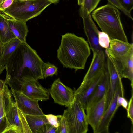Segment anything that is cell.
<instances>
[{"instance_id": "obj_1", "label": "cell", "mask_w": 133, "mask_h": 133, "mask_svg": "<svg viewBox=\"0 0 133 133\" xmlns=\"http://www.w3.org/2000/svg\"><path fill=\"white\" fill-rule=\"evenodd\" d=\"M44 62L36 50L26 42L22 43L13 52L5 65L6 83L14 77L39 80L44 79L42 67Z\"/></svg>"}, {"instance_id": "obj_2", "label": "cell", "mask_w": 133, "mask_h": 133, "mask_svg": "<svg viewBox=\"0 0 133 133\" xmlns=\"http://www.w3.org/2000/svg\"><path fill=\"white\" fill-rule=\"evenodd\" d=\"M90 54L89 44L83 37L69 32L62 35L57 57L63 67L75 72L84 69Z\"/></svg>"}, {"instance_id": "obj_3", "label": "cell", "mask_w": 133, "mask_h": 133, "mask_svg": "<svg viewBox=\"0 0 133 133\" xmlns=\"http://www.w3.org/2000/svg\"><path fill=\"white\" fill-rule=\"evenodd\" d=\"M92 16L102 32L107 34L110 39L128 42L121 22L120 12L115 7L108 2L94 10Z\"/></svg>"}, {"instance_id": "obj_4", "label": "cell", "mask_w": 133, "mask_h": 133, "mask_svg": "<svg viewBox=\"0 0 133 133\" xmlns=\"http://www.w3.org/2000/svg\"><path fill=\"white\" fill-rule=\"evenodd\" d=\"M6 83L4 88L6 123L2 133H32L26 115L19 108Z\"/></svg>"}, {"instance_id": "obj_5", "label": "cell", "mask_w": 133, "mask_h": 133, "mask_svg": "<svg viewBox=\"0 0 133 133\" xmlns=\"http://www.w3.org/2000/svg\"><path fill=\"white\" fill-rule=\"evenodd\" d=\"M52 3L48 0H14L4 13L16 19L26 22L39 15Z\"/></svg>"}, {"instance_id": "obj_6", "label": "cell", "mask_w": 133, "mask_h": 133, "mask_svg": "<svg viewBox=\"0 0 133 133\" xmlns=\"http://www.w3.org/2000/svg\"><path fill=\"white\" fill-rule=\"evenodd\" d=\"M85 109L80 101L74 97L73 100L64 110L62 115L66 119L69 133H86L88 123Z\"/></svg>"}, {"instance_id": "obj_7", "label": "cell", "mask_w": 133, "mask_h": 133, "mask_svg": "<svg viewBox=\"0 0 133 133\" xmlns=\"http://www.w3.org/2000/svg\"><path fill=\"white\" fill-rule=\"evenodd\" d=\"M10 87L22 92L34 100L45 101L49 98V91L42 86L38 80L14 77L7 83Z\"/></svg>"}, {"instance_id": "obj_8", "label": "cell", "mask_w": 133, "mask_h": 133, "mask_svg": "<svg viewBox=\"0 0 133 133\" xmlns=\"http://www.w3.org/2000/svg\"><path fill=\"white\" fill-rule=\"evenodd\" d=\"M107 68V64L101 70L91 79L82 81L74 91V97L81 103L85 110L88 100L102 79Z\"/></svg>"}, {"instance_id": "obj_9", "label": "cell", "mask_w": 133, "mask_h": 133, "mask_svg": "<svg viewBox=\"0 0 133 133\" xmlns=\"http://www.w3.org/2000/svg\"><path fill=\"white\" fill-rule=\"evenodd\" d=\"M49 91L54 103L68 107L73 100L74 91L64 85L59 78L54 81Z\"/></svg>"}, {"instance_id": "obj_10", "label": "cell", "mask_w": 133, "mask_h": 133, "mask_svg": "<svg viewBox=\"0 0 133 133\" xmlns=\"http://www.w3.org/2000/svg\"><path fill=\"white\" fill-rule=\"evenodd\" d=\"M79 12L83 19L85 32L92 50H104V48L99 45L98 42L99 31L94 22L90 14L81 6Z\"/></svg>"}, {"instance_id": "obj_11", "label": "cell", "mask_w": 133, "mask_h": 133, "mask_svg": "<svg viewBox=\"0 0 133 133\" xmlns=\"http://www.w3.org/2000/svg\"><path fill=\"white\" fill-rule=\"evenodd\" d=\"M10 87L15 102L24 114L26 115H44L39 107L38 101L32 99L22 92Z\"/></svg>"}, {"instance_id": "obj_12", "label": "cell", "mask_w": 133, "mask_h": 133, "mask_svg": "<svg viewBox=\"0 0 133 133\" xmlns=\"http://www.w3.org/2000/svg\"><path fill=\"white\" fill-rule=\"evenodd\" d=\"M106 55V64L109 75V80L107 92L105 112L111 103L118 89L123 85L120 77L112 60Z\"/></svg>"}, {"instance_id": "obj_13", "label": "cell", "mask_w": 133, "mask_h": 133, "mask_svg": "<svg viewBox=\"0 0 133 133\" xmlns=\"http://www.w3.org/2000/svg\"><path fill=\"white\" fill-rule=\"evenodd\" d=\"M110 56L121 78L133 81V49L124 55L115 57Z\"/></svg>"}, {"instance_id": "obj_14", "label": "cell", "mask_w": 133, "mask_h": 133, "mask_svg": "<svg viewBox=\"0 0 133 133\" xmlns=\"http://www.w3.org/2000/svg\"><path fill=\"white\" fill-rule=\"evenodd\" d=\"M107 92L100 100L87 106L85 109L88 124L92 127L94 133L96 132L105 112Z\"/></svg>"}, {"instance_id": "obj_15", "label": "cell", "mask_w": 133, "mask_h": 133, "mask_svg": "<svg viewBox=\"0 0 133 133\" xmlns=\"http://www.w3.org/2000/svg\"><path fill=\"white\" fill-rule=\"evenodd\" d=\"M119 94L124 95L123 85L117 91L109 107L104 112L99 122L96 133L109 132V126L110 122L118 108L117 106V98Z\"/></svg>"}, {"instance_id": "obj_16", "label": "cell", "mask_w": 133, "mask_h": 133, "mask_svg": "<svg viewBox=\"0 0 133 133\" xmlns=\"http://www.w3.org/2000/svg\"><path fill=\"white\" fill-rule=\"evenodd\" d=\"M93 57L90 66L83 81L89 80L103 69L106 64V55L105 50H92Z\"/></svg>"}, {"instance_id": "obj_17", "label": "cell", "mask_w": 133, "mask_h": 133, "mask_svg": "<svg viewBox=\"0 0 133 133\" xmlns=\"http://www.w3.org/2000/svg\"><path fill=\"white\" fill-rule=\"evenodd\" d=\"M0 13L6 19L10 29L16 38L22 43L26 42L28 32L26 22L16 19L3 11H0Z\"/></svg>"}, {"instance_id": "obj_18", "label": "cell", "mask_w": 133, "mask_h": 133, "mask_svg": "<svg viewBox=\"0 0 133 133\" xmlns=\"http://www.w3.org/2000/svg\"><path fill=\"white\" fill-rule=\"evenodd\" d=\"M133 49V43H129L116 39H110L109 47L105 52L110 57H115L124 55Z\"/></svg>"}, {"instance_id": "obj_19", "label": "cell", "mask_w": 133, "mask_h": 133, "mask_svg": "<svg viewBox=\"0 0 133 133\" xmlns=\"http://www.w3.org/2000/svg\"><path fill=\"white\" fill-rule=\"evenodd\" d=\"M109 80V75L107 67L102 79L88 98L87 107L98 101L103 97L107 91Z\"/></svg>"}, {"instance_id": "obj_20", "label": "cell", "mask_w": 133, "mask_h": 133, "mask_svg": "<svg viewBox=\"0 0 133 133\" xmlns=\"http://www.w3.org/2000/svg\"><path fill=\"white\" fill-rule=\"evenodd\" d=\"M26 120L32 133H45L49 124L45 115H26Z\"/></svg>"}, {"instance_id": "obj_21", "label": "cell", "mask_w": 133, "mask_h": 133, "mask_svg": "<svg viewBox=\"0 0 133 133\" xmlns=\"http://www.w3.org/2000/svg\"><path fill=\"white\" fill-rule=\"evenodd\" d=\"M22 43L15 38L4 44L3 52L0 56V65L5 66L13 52Z\"/></svg>"}, {"instance_id": "obj_22", "label": "cell", "mask_w": 133, "mask_h": 133, "mask_svg": "<svg viewBox=\"0 0 133 133\" xmlns=\"http://www.w3.org/2000/svg\"><path fill=\"white\" fill-rule=\"evenodd\" d=\"M15 38L6 19L0 13V40L4 44Z\"/></svg>"}, {"instance_id": "obj_23", "label": "cell", "mask_w": 133, "mask_h": 133, "mask_svg": "<svg viewBox=\"0 0 133 133\" xmlns=\"http://www.w3.org/2000/svg\"><path fill=\"white\" fill-rule=\"evenodd\" d=\"M6 82L0 80V133H2L6 123L4 88Z\"/></svg>"}, {"instance_id": "obj_24", "label": "cell", "mask_w": 133, "mask_h": 133, "mask_svg": "<svg viewBox=\"0 0 133 133\" xmlns=\"http://www.w3.org/2000/svg\"><path fill=\"white\" fill-rule=\"evenodd\" d=\"M42 71L44 78L48 76L52 77L54 75L58 74V68L54 64L49 62L43 63L42 67Z\"/></svg>"}, {"instance_id": "obj_25", "label": "cell", "mask_w": 133, "mask_h": 133, "mask_svg": "<svg viewBox=\"0 0 133 133\" xmlns=\"http://www.w3.org/2000/svg\"><path fill=\"white\" fill-rule=\"evenodd\" d=\"M101 0H84L83 5L81 6L90 14L97 6Z\"/></svg>"}, {"instance_id": "obj_26", "label": "cell", "mask_w": 133, "mask_h": 133, "mask_svg": "<svg viewBox=\"0 0 133 133\" xmlns=\"http://www.w3.org/2000/svg\"><path fill=\"white\" fill-rule=\"evenodd\" d=\"M110 41L109 37L107 34L99 31L98 33V42L101 47L105 49L109 47Z\"/></svg>"}, {"instance_id": "obj_27", "label": "cell", "mask_w": 133, "mask_h": 133, "mask_svg": "<svg viewBox=\"0 0 133 133\" xmlns=\"http://www.w3.org/2000/svg\"><path fill=\"white\" fill-rule=\"evenodd\" d=\"M49 123L51 125L57 128L59 126L62 115H55L51 114H44Z\"/></svg>"}, {"instance_id": "obj_28", "label": "cell", "mask_w": 133, "mask_h": 133, "mask_svg": "<svg viewBox=\"0 0 133 133\" xmlns=\"http://www.w3.org/2000/svg\"><path fill=\"white\" fill-rule=\"evenodd\" d=\"M57 133H69V127L65 118L62 115L59 125L57 128Z\"/></svg>"}, {"instance_id": "obj_29", "label": "cell", "mask_w": 133, "mask_h": 133, "mask_svg": "<svg viewBox=\"0 0 133 133\" xmlns=\"http://www.w3.org/2000/svg\"><path fill=\"white\" fill-rule=\"evenodd\" d=\"M108 2L112 5L118 9H119L121 11L130 18L132 20L133 18L131 15L130 13L127 11L122 6L119 0H107Z\"/></svg>"}, {"instance_id": "obj_30", "label": "cell", "mask_w": 133, "mask_h": 133, "mask_svg": "<svg viewBox=\"0 0 133 133\" xmlns=\"http://www.w3.org/2000/svg\"><path fill=\"white\" fill-rule=\"evenodd\" d=\"M132 96L130 98L127 110V117L130 119L131 121L132 125L133 122V89L132 90Z\"/></svg>"}, {"instance_id": "obj_31", "label": "cell", "mask_w": 133, "mask_h": 133, "mask_svg": "<svg viewBox=\"0 0 133 133\" xmlns=\"http://www.w3.org/2000/svg\"><path fill=\"white\" fill-rule=\"evenodd\" d=\"M117 106L118 108L121 106L122 107L126 110L128 105V102L124 97V95L119 94L117 98Z\"/></svg>"}, {"instance_id": "obj_32", "label": "cell", "mask_w": 133, "mask_h": 133, "mask_svg": "<svg viewBox=\"0 0 133 133\" xmlns=\"http://www.w3.org/2000/svg\"><path fill=\"white\" fill-rule=\"evenodd\" d=\"M123 8L130 13L133 9V0H119Z\"/></svg>"}, {"instance_id": "obj_33", "label": "cell", "mask_w": 133, "mask_h": 133, "mask_svg": "<svg viewBox=\"0 0 133 133\" xmlns=\"http://www.w3.org/2000/svg\"><path fill=\"white\" fill-rule=\"evenodd\" d=\"M14 0H0V11H4L10 6Z\"/></svg>"}, {"instance_id": "obj_34", "label": "cell", "mask_w": 133, "mask_h": 133, "mask_svg": "<svg viewBox=\"0 0 133 133\" xmlns=\"http://www.w3.org/2000/svg\"><path fill=\"white\" fill-rule=\"evenodd\" d=\"M56 130L57 128L49 124L45 133H57Z\"/></svg>"}, {"instance_id": "obj_35", "label": "cell", "mask_w": 133, "mask_h": 133, "mask_svg": "<svg viewBox=\"0 0 133 133\" xmlns=\"http://www.w3.org/2000/svg\"><path fill=\"white\" fill-rule=\"evenodd\" d=\"M4 44L0 40V56L1 55L3 50Z\"/></svg>"}, {"instance_id": "obj_36", "label": "cell", "mask_w": 133, "mask_h": 133, "mask_svg": "<svg viewBox=\"0 0 133 133\" xmlns=\"http://www.w3.org/2000/svg\"><path fill=\"white\" fill-rule=\"evenodd\" d=\"M5 68V66L0 65V75Z\"/></svg>"}, {"instance_id": "obj_37", "label": "cell", "mask_w": 133, "mask_h": 133, "mask_svg": "<svg viewBox=\"0 0 133 133\" xmlns=\"http://www.w3.org/2000/svg\"><path fill=\"white\" fill-rule=\"evenodd\" d=\"M84 0H78V4L79 5L81 6L83 5Z\"/></svg>"}, {"instance_id": "obj_38", "label": "cell", "mask_w": 133, "mask_h": 133, "mask_svg": "<svg viewBox=\"0 0 133 133\" xmlns=\"http://www.w3.org/2000/svg\"><path fill=\"white\" fill-rule=\"evenodd\" d=\"M51 2L52 3H55L58 2L59 0H48Z\"/></svg>"}, {"instance_id": "obj_39", "label": "cell", "mask_w": 133, "mask_h": 133, "mask_svg": "<svg viewBox=\"0 0 133 133\" xmlns=\"http://www.w3.org/2000/svg\"><path fill=\"white\" fill-rule=\"evenodd\" d=\"M19 1H28V0H19Z\"/></svg>"}]
</instances>
